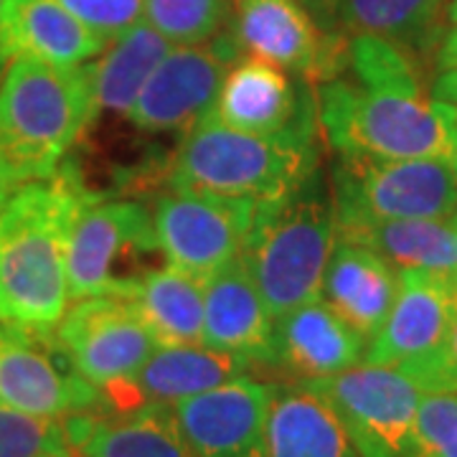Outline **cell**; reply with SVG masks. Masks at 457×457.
Listing matches in <instances>:
<instances>
[{"label": "cell", "mask_w": 457, "mask_h": 457, "mask_svg": "<svg viewBox=\"0 0 457 457\" xmlns=\"http://www.w3.org/2000/svg\"><path fill=\"white\" fill-rule=\"evenodd\" d=\"M110 41L89 31L56 0H5L0 13V54L5 62L33 56L59 66H82Z\"/></svg>", "instance_id": "23"}, {"label": "cell", "mask_w": 457, "mask_h": 457, "mask_svg": "<svg viewBox=\"0 0 457 457\" xmlns=\"http://www.w3.org/2000/svg\"><path fill=\"white\" fill-rule=\"evenodd\" d=\"M158 345H194L204 330V279L161 264L147 270L125 295Z\"/></svg>", "instance_id": "25"}, {"label": "cell", "mask_w": 457, "mask_h": 457, "mask_svg": "<svg viewBox=\"0 0 457 457\" xmlns=\"http://www.w3.org/2000/svg\"><path fill=\"white\" fill-rule=\"evenodd\" d=\"M300 386L326 399L359 457H411L422 392L399 369L359 363Z\"/></svg>", "instance_id": "7"}, {"label": "cell", "mask_w": 457, "mask_h": 457, "mask_svg": "<svg viewBox=\"0 0 457 457\" xmlns=\"http://www.w3.org/2000/svg\"><path fill=\"white\" fill-rule=\"evenodd\" d=\"M0 407L66 420L102 409V392L77 374L54 336L0 326Z\"/></svg>", "instance_id": "12"}, {"label": "cell", "mask_w": 457, "mask_h": 457, "mask_svg": "<svg viewBox=\"0 0 457 457\" xmlns=\"http://www.w3.org/2000/svg\"><path fill=\"white\" fill-rule=\"evenodd\" d=\"M333 206L376 219H453L457 173L450 158H341Z\"/></svg>", "instance_id": "8"}, {"label": "cell", "mask_w": 457, "mask_h": 457, "mask_svg": "<svg viewBox=\"0 0 457 457\" xmlns=\"http://www.w3.org/2000/svg\"><path fill=\"white\" fill-rule=\"evenodd\" d=\"M440 69L442 71H457V21L453 23V31L445 36L440 46Z\"/></svg>", "instance_id": "35"}, {"label": "cell", "mask_w": 457, "mask_h": 457, "mask_svg": "<svg viewBox=\"0 0 457 457\" xmlns=\"http://www.w3.org/2000/svg\"><path fill=\"white\" fill-rule=\"evenodd\" d=\"M228 0H145L143 21L168 44L198 46L212 41L227 23Z\"/></svg>", "instance_id": "28"}, {"label": "cell", "mask_w": 457, "mask_h": 457, "mask_svg": "<svg viewBox=\"0 0 457 457\" xmlns=\"http://www.w3.org/2000/svg\"><path fill=\"white\" fill-rule=\"evenodd\" d=\"M64 422L0 407V457H69Z\"/></svg>", "instance_id": "29"}, {"label": "cell", "mask_w": 457, "mask_h": 457, "mask_svg": "<svg viewBox=\"0 0 457 457\" xmlns=\"http://www.w3.org/2000/svg\"><path fill=\"white\" fill-rule=\"evenodd\" d=\"M161 254L153 213L137 201H107L84 194L74 213L66 249L69 300L99 295L125 297L145 275L147 257Z\"/></svg>", "instance_id": "6"}, {"label": "cell", "mask_w": 457, "mask_h": 457, "mask_svg": "<svg viewBox=\"0 0 457 457\" xmlns=\"http://www.w3.org/2000/svg\"><path fill=\"white\" fill-rule=\"evenodd\" d=\"M234 46L308 84L338 79L348 41L323 31L297 0H237Z\"/></svg>", "instance_id": "10"}, {"label": "cell", "mask_w": 457, "mask_h": 457, "mask_svg": "<svg viewBox=\"0 0 457 457\" xmlns=\"http://www.w3.org/2000/svg\"><path fill=\"white\" fill-rule=\"evenodd\" d=\"M399 282V270L384 257L366 246L336 239L320 285V300L369 343L392 311Z\"/></svg>", "instance_id": "20"}, {"label": "cell", "mask_w": 457, "mask_h": 457, "mask_svg": "<svg viewBox=\"0 0 457 457\" xmlns=\"http://www.w3.org/2000/svg\"><path fill=\"white\" fill-rule=\"evenodd\" d=\"M315 173V143L237 130L209 114L186 132L168 183L183 191L264 204L293 194Z\"/></svg>", "instance_id": "5"}, {"label": "cell", "mask_w": 457, "mask_h": 457, "mask_svg": "<svg viewBox=\"0 0 457 457\" xmlns=\"http://www.w3.org/2000/svg\"><path fill=\"white\" fill-rule=\"evenodd\" d=\"M264 457H359L323 396L295 384L275 389Z\"/></svg>", "instance_id": "24"}, {"label": "cell", "mask_w": 457, "mask_h": 457, "mask_svg": "<svg viewBox=\"0 0 457 457\" xmlns=\"http://www.w3.org/2000/svg\"><path fill=\"white\" fill-rule=\"evenodd\" d=\"M212 117L237 130L308 143L320 128L312 84L252 56L227 71Z\"/></svg>", "instance_id": "14"}, {"label": "cell", "mask_w": 457, "mask_h": 457, "mask_svg": "<svg viewBox=\"0 0 457 457\" xmlns=\"http://www.w3.org/2000/svg\"><path fill=\"white\" fill-rule=\"evenodd\" d=\"M18 186H21V179H18L13 165L8 163V158L0 150V206L11 198V194L16 191Z\"/></svg>", "instance_id": "34"}, {"label": "cell", "mask_w": 457, "mask_h": 457, "mask_svg": "<svg viewBox=\"0 0 457 457\" xmlns=\"http://www.w3.org/2000/svg\"><path fill=\"white\" fill-rule=\"evenodd\" d=\"M252 361L194 345H158L150 359L128 381L102 389V409L107 411H135L147 404H176L180 399L196 396L246 376Z\"/></svg>", "instance_id": "16"}, {"label": "cell", "mask_w": 457, "mask_h": 457, "mask_svg": "<svg viewBox=\"0 0 457 457\" xmlns=\"http://www.w3.org/2000/svg\"><path fill=\"white\" fill-rule=\"evenodd\" d=\"M453 224H455V228H457V213H455V216H453ZM455 279H457V275H455Z\"/></svg>", "instance_id": "40"}, {"label": "cell", "mask_w": 457, "mask_h": 457, "mask_svg": "<svg viewBox=\"0 0 457 457\" xmlns=\"http://www.w3.org/2000/svg\"><path fill=\"white\" fill-rule=\"evenodd\" d=\"M338 239L376 252L399 272L457 275V228L453 219H376L336 213Z\"/></svg>", "instance_id": "21"}, {"label": "cell", "mask_w": 457, "mask_h": 457, "mask_svg": "<svg viewBox=\"0 0 457 457\" xmlns=\"http://www.w3.org/2000/svg\"><path fill=\"white\" fill-rule=\"evenodd\" d=\"M69 457H74V455H69Z\"/></svg>", "instance_id": "41"}, {"label": "cell", "mask_w": 457, "mask_h": 457, "mask_svg": "<svg viewBox=\"0 0 457 457\" xmlns=\"http://www.w3.org/2000/svg\"><path fill=\"white\" fill-rule=\"evenodd\" d=\"M95 112L84 64L11 59L0 77V150L21 183L51 179Z\"/></svg>", "instance_id": "3"}, {"label": "cell", "mask_w": 457, "mask_h": 457, "mask_svg": "<svg viewBox=\"0 0 457 457\" xmlns=\"http://www.w3.org/2000/svg\"><path fill=\"white\" fill-rule=\"evenodd\" d=\"M54 341L99 392L137 374L158 348L135 308L114 295L77 300L54 330Z\"/></svg>", "instance_id": "11"}, {"label": "cell", "mask_w": 457, "mask_h": 457, "mask_svg": "<svg viewBox=\"0 0 457 457\" xmlns=\"http://www.w3.org/2000/svg\"><path fill=\"white\" fill-rule=\"evenodd\" d=\"M300 5H308V8H318L320 13H330V8H333V3L336 0H297Z\"/></svg>", "instance_id": "37"}, {"label": "cell", "mask_w": 457, "mask_h": 457, "mask_svg": "<svg viewBox=\"0 0 457 457\" xmlns=\"http://www.w3.org/2000/svg\"><path fill=\"white\" fill-rule=\"evenodd\" d=\"M399 293L381 330L366 345L363 363L404 366L432 353L457 318V279L399 272Z\"/></svg>", "instance_id": "17"}, {"label": "cell", "mask_w": 457, "mask_h": 457, "mask_svg": "<svg viewBox=\"0 0 457 457\" xmlns=\"http://www.w3.org/2000/svg\"><path fill=\"white\" fill-rule=\"evenodd\" d=\"M254 212V201L183 188H170L150 209L161 257L201 279L242 254Z\"/></svg>", "instance_id": "9"}, {"label": "cell", "mask_w": 457, "mask_h": 457, "mask_svg": "<svg viewBox=\"0 0 457 457\" xmlns=\"http://www.w3.org/2000/svg\"><path fill=\"white\" fill-rule=\"evenodd\" d=\"M272 384L239 376L170 404L176 429L196 457H264Z\"/></svg>", "instance_id": "15"}, {"label": "cell", "mask_w": 457, "mask_h": 457, "mask_svg": "<svg viewBox=\"0 0 457 457\" xmlns=\"http://www.w3.org/2000/svg\"><path fill=\"white\" fill-rule=\"evenodd\" d=\"M447 0H336L330 13L356 36H378L396 46L425 44Z\"/></svg>", "instance_id": "27"}, {"label": "cell", "mask_w": 457, "mask_h": 457, "mask_svg": "<svg viewBox=\"0 0 457 457\" xmlns=\"http://www.w3.org/2000/svg\"><path fill=\"white\" fill-rule=\"evenodd\" d=\"M450 21H453V23L457 21V0H453V5H450Z\"/></svg>", "instance_id": "39"}, {"label": "cell", "mask_w": 457, "mask_h": 457, "mask_svg": "<svg viewBox=\"0 0 457 457\" xmlns=\"http://www.w3.org/2000/svg\"><path fill=\"white\" fill-rule=\"evenodd\" d=\"M422 394L457 392V318L445 341L422 359L396 366Z\"/></svg>", "instance_id": "31"}, {"label": "cell", "mask_w": 457, "mask_h": 457, "mask_svg": "<svg viewBox=\"0 0 457 457\" xmlns=\"http://www.w3.org/2000/svg\"><path fill=\"white\" fill-rule=\"evenodd\" d=\"M356 82L318 84V122L341 158H447L450 140L407 51L378 36L348 41Z\"/></svg>", "instance_id": "1"}, {"label": "cell", "mask_w": 457, "mask_h": 457, "mask_svg": "<svg viewBox=\"0 0 457 457\" xmlns=\"http://www.w3.org/2000/svg\"><path fill=\"white\" fill-rule=\"evenodd\" d=\"M275 318L242 257L204 279V330L201 345L234 353L257 363L272 361Z\"/></svg>", "instance_id": "19"}, {"label": "cell", "mask_w": 457, "mask_h": 457, "mask_svg": "<svg viewBox=\"0 0 457 457\" xmlns=\"http://www.w3.org/2000/svg\"><path fill=\"white\" fill-rule=\"evenodd\" d=\"M74 457H196L176 429L170 407L82 411L62 420Z\"/></svg>", "instance_id": "22"}, {"label": "cell", "mask_w": 457, "mask_h": 457, "mask_svg": "<svg viewBox=\"0 0 457 457\" xmlns=\"http://www.w3.org/2000/svg\"><path fill=\"white\" fill-rule=\"evenodd\" d=\"M369 343L318 297L279 315L272 333V361L297 384L338 376L363 363Z\"/></svg>", "instance_id": "18"}, {"label": "cell", "mask_w": 457, "mask_h": 457, "mask_svg": "<svg viewBox=\"0 0 457 457\" xmlns=\"http://www.w3.org/2000/svg\"><path fill=\"white\" fill-rule=\"evenodd\" d=\"M3 3H5V0H0V13H3ZM5 66H8V62H5V59H3V54H0V77H3Z\"/></svg>", "instance_id": "38"}, {"label": "cell", "mask_w": 457, "mask_h": 457, "mask_svg": "<svg viewBox=\"0 0 457 457\" xmlns=\"http://www.w3.org/2000/svg\"><path fill=\"white\" fill-rule=\"evenodd\" d=\"M168 51L170 44L145 21H137L128 31L114 36L104 51L95 56V62L84 64L97 112H130L147 77L163 62Z\"/></svg>", "instance_id": "26"}, {"label": "cell", "mask_w": 457, "mask_h": 457, "mask_svg": "<svg viewBox=\"0 0 457 457\" xmlns=\"http://www.w3.org/2000/svg\"><path fill=\"white\" fill-rule=\"evenodd\" d=\"M82 179L64 165L21 183L0 206V326L54 336L69 303L66 249Z\"/></svg>", "instance_id": "2"}, {"label": "cell", "mask_w": 457, "mask_h": 457, "mask_svg": "<svg viewBox=\"0 0 457 457\" xmlns=\"http://www.w3.org/2000/svg\"><path fill=\"white\" fill-rule=\"evenodd\" d=\"M237 46L219 38L212 46H179L147 77L145 87L128 112L132 125L153 132H188L213 112Z\"/></svg>", "instance_id": "13"}, {"label": "cell", "mask_w": 457, "mask_h": 457, "mask_svg": "<svg viewBox=\"0 0 457 457\" xmlns=\"http://www.w3.org/2000/svg\"><path fill=\"white\" fill-rule=\"evenodd\" d=\"M437 102V110H440L442 122H445V128H447V140H450V163L455 168L457 173V107L453 104H447V102H440V99H435Z\"/></svg>", "instance_id": "33"}, {"label": "cell", "mask_w": 457, "mask_h": 457, "mask_svg": "<svg viewBox=\"0 0 457 457\" xmlns=\"http://www.w3.org/2000/svg\"><path fill=\"white\" fill-rule=\"evenodd\" d=\"M411 457H457V392L422 394Z\"/></svg>", "instance_id": "30"}, {"label": "cell", "mask_w": 457, "mask_h": 457, "mask_svg": "<svg viewBox=\"0 0 457 457\" xmlns=\"http://www.w3.org/2000/svg\"><path fill=\"white\" fill-rule=\"evenodd\" d=\"M56 3L77 21H82L89 31L112 41L114 36L143 21L145 0H56Z\"/></svg>", "instance_id": "32"}, {"label": "cell", "mask_w": 457, "mask_h": 457, "mask_svg": "<svg viewBox=\"0 0 457 457\" xmlns=\"http://www.w3.org/2000/svg\"><path fill=\"white\" fill-rule=\"evenodd\" d=\"M435 99L457 107V71H442L435 82Z\"/></svg>", "instance_id": "36"}, {"label": "cell", "mask_w": 457, "mask_h": 457, "mask_svg": "<svg viewBox=\"0 0 457 457\" xmlns=\"http://www.w3.org/2000/svg\"><path fill=\"white\" fill-rule=\"evenodd\" d=\"M336 239V206L320 191L318 173L293 194L257 204L239 257L275 320L320 297Z\"/></svg>", "instance_id": "4"}]
</instances>
